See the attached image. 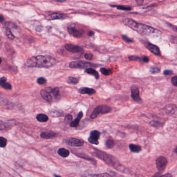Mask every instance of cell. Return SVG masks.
<instances>
[{
	"label": "cell",
	"instance_id": "cell-1",
	"mask_svg": "<svg viewBox=\"0 0 177 177\" xmlns=\"http://www.w3.org/2000/svg\"><path fill=\"white\" fill-rule=\"evenodd\" d=\"M57 60L49 55H40L29 58L25 62L26 67H52L56 63Z\"/></svg>",
	"mask_w": 177,
	"mask_h": 177
},
{
	"label": "cell",
	"instance_id": "cell-2",
	"mask_svg": "<svg viewBox=\"0 0 177 177\" xmlns=\"http://www.w3.org/2000/svg\"><path fill=\"white\" fill-rule=\"evenodd\" d=\"M123 23L125 25L128 26L130 28L137 31L138 33L144 35H152L154 34H160V32L155 29L148 25L139 23L134 20L130 18H126L123 20Z\"/></svg>",
	"mask_w": 177,
	"mask_h": 177
},
{
	"label": "cell",
	"instance_id": "cell-3",
	"mask_svg": "<svg viewBox=\"0 0 177 177\" xmlns=\"http://www.w3.org/2000/svg\"><path fill=\"white\" fill-rule=\"evenodd\" d=\"M112 110L111 108L107 105H100L96 107L90 115V118L92 119L96 118L100 114H106L110 112Z\"/></svg>",
	"mask_w": 177,
	"mask_h": 177
},
{
	"label": "cell",
	"instance_id": "cell-4",
	"mask_svg": "<svg viewBox=\"0 0 177 177\" xmlns=\"http://www.w3.org/2000/svg\"><path fill=\"white\" fill-rule=\"evenodd\" d=\"M96 66L95 64L84 61H73L69 63V67L74 69H88Z\"/></svg>",
	"mask_w": 177,
	"mask_h": 177
},
{
	"label": "cell",
	"instance_id": "cell-5",
	"mask_svg": "<svg viewBox=\"0 0 177 177\" xmlns=\"http://www.w3.org/2000/svg\"><path fill=\"white\" fill-rule=\"evenodd\" d=\"M97 156L102 159V160L105 161L106 163L110 164L111 165H115V161L114 160V158L111 155L106 154V153L102 151H96Z\"/></svg>",
	"mask_w": 177,
	"mask_h": 177
},
{
	"label": "cell",
	"instance_id": "cell-6",
	"mask_svg": "<svg viewBox=\"0 0 177 177\" xmlns=\"http://www.w3.org/2000/svg\"><path fill=\"white\" fill-rule=\"evenodd\" d=\"M67 31L69 33L75 37H81L83 36V32L75 27V25L73 23L69 24L67 25Z\"/></svg>",
	"mask_w": 177,
	"mask_h": 177
},
{
	"label": "cell",
	"instance_id": "cell-7",
	"mask_svg": "<svg viewBox=\"0 0 177 177\" xmlns=\"http://www.w3.org/2000/svg\"><path fill=\"white\" fill-rule=\"evenodd\" d=\"M167 165V160L163 156H160L156 160V166L160 172H162L165 169Z\"/></svg>",
	"mask_w": 177,
	"mask_h": 177
},
{
	"label": "cell",
	"instance_id": "cell-8",
	"mask_svg": "<svg viewBox=\"0 0 177 177\" xmlns=\"http://www.w3.org/2000/svg\"><path fill=\"white\" fill-rule=\"evenodd\" d=\"M100 132L98 130H93L90 134V137L88 138V141L90 144L98 145L99 144V139L100 137Z\"/></svg>",
	"mask_w": 177,
	"mask_h": 177
},
{
	"label": "cell",
	"instance_id": "cell-9",
	"mask_svg": "<svg viewBox=\"0 0 177 177\" xmlns=\"http://www.w3.org/2000/svg\"><path fill=\"white\" fill-rule=\"evenodd\" d=\"M131 97L133 99V100L136 101L139 104L142 103V100L140 97L139 90L138 87L135 86H132L131 87Z\"/></svg>",
	"mask_w": 177,
	"mask_h": 177
},
{
	"label": "cell",
	"instance_id": "cell-10",
	"mask_svg": "<svg viewBox=\"0 0 177 177\" xmlns=\"http://www.w3.org/2000/svg\"><path fill=\"white\" fill-rule=\"evenodd\" d=\"M65 143L70 146L77 147L82 146L84 144V141L77 138H71L65 140Z\"/></svg>",
	"mask_w": 177,
	"mask_h": 177
},
{
	"label": "cell",
	"instance_id": "cell-11",
	"mask_svg": "<svg viewBox=\"0 0 177 177\" xmlns=\"http://www.w3.org/2000/svg\"><path fill=\"white\" fill-rule=\"evenodd\" d=\"M65 47L67 51L72 53H81L83 49L78 45H73L71 44H67L65 45Z\"/></svg>",
	"mask_w": 177,
	"mask_h": 177
},
{
	"label": "cell",
	"instance_id": "cell-12",
	"mask_svg": "<svg viewBox=\"0 0 177 177\" xmlns=\"http://www.w3.org/2000/svg\"><path fill=\"white\" fill-rule=\"evenodd\" d=\"M145 46H146V48L148 49L149 51H150L152 53H154V55H157V56H160V49L158 46L154 45V44L149 42L145 43Z\"/></svg>",
	"mask_w": 177,
	"mask_h": 177
},
{
	"label": "cell",
	"instance_id": "cell-13",
	"mask_svg": "<svg viewBox=\"0 0 177 177\" xmlns=\"http://www.w3.org/2000/svg\"><path fill=\"white\" fill-rule=\"evenodd\" d=\"M67 17V15L65 14L57 12V13H53L47 16L46 17V18L49 20H53L65 19Z\"/></svg>",
	"mask_w": 177,
	"mask_h": 177
},
{
	"label": "cell",
	"instance_id": "cell-14",
	"mask_svg": "<svg viewBox=\"0 0 177 177\" xmlns=\"http://www.w3.org/2000/svg\"><path fill=\"white\" fill-rule=\"evenodd\" d=\"M79 92L82 95L87 94L88 95H92L96 93V90L93 88H90L88 87H81L79 90Z\"/></svg>",
	"mask_w": 177,
	"mask_h": 177
},
{
	"label": "cell",
	"instance_id": "cell-15",
	"mask_svg": "<svg viewBox=\"0 0 177 177\" xmlns=\"http://www.w3.org/2000/svg\"><path fill=\"white\" fill-rule=\"evenodd\" d=\"M6 78L5 77H2V78L0 79V86L1 87H3V88L10 90L12 88L11 84L6 81Z\"/></svg>",
	"mask_w": 177,
	"mask_h": 177
},
{
	"label": "cell",
	"instance_id": "cell-16",
	"mask_svg": "<svg viewBox=\"0 0 177 177\" xmlns=\"http://www.w3.org/2000/svg\"><path fill=\"white\" fill-rule=\"evenodd\" d=\"M83 113L81 111H80L79 113V114L77 115V116L76 117V118L71 122V127H76L79 124V122H80L81 119L83 117Z\"/></svg>",
	"mask_w": 177,
	"mask_h": 177
},
{
	"label": "cell",
	"instance_id": "cell-17",
	"mask_svg": "<svg viewBox=\"0 0 177 177\" xmlns=\"http://www.w3.org/2000/svg\"><path fill=\"white\" fill-rule=\"evenodd\" d=\"M41 95L42 97L43 98L48 102H51L53 100L52 96H51V94L46 92L44 90L41 91Z\"/></svg>",
	"mask_w": 177,
	"mask_h": 177
},
{
	"label": "cell",
	"instance_id": "cell-18",
	"mask_svg": "<svg viewBox=\"0 0 177 177\" xmlns=\"http://www.w3.org/2000/svg\"><path fill=\"white\" fill-rule=\"evenodd\" d=\"M177 110V108L175 105L174 104H169L165 108V111L168 114H174Z\"/></svg>",
	"mask_w": 177,
	"mask_h": 177
},
{
	"label": "cell",
	"instance_id": "cell-19",
	"mask_svg": "<svg viewBox=\"0 0 177 177\" xmlns=\"http://www.w3.org/2000/svg\"><path fill=\"white\" fill-rule=\"evenodd\" d=\"M56 136V134L53 132H45L41 134V137L43 139H51Z\"/></svg>",
	"mask_w": 177,
	"mask_h": 177
},
{
	"label": "cell",
	"instance_id": "cell-20",
	"mask_svg": "<svg viewBox=\"0 0 177 177\" xmlns=\"http://www.w3.org/2000/svg\"><path fill=\"white\" fill-rule=\"evenodd\" d=\"M85 73H87L88 74H90L91 75H93L95 77V79H98L99 78V73L97 71L95 70L93 68H88L86 69L85 71Z\"/></svg>",
	"mask_w": 177,
	"mask_h": 177
},
{
	"label": "cell",
	"instance_id": "cell-21",
	"mask_svg": "<svg viewBox=\"0 0 177 177\" xmlns=\"http://www.w3.org/2000/svg\"><path fill=\"white\" fill-rule=\"evenodd\" d=\"M129 149L132 152H134V153H139V152H140L141 151V147L140 146H138V145H136V144H130L129 145Z\"/></svg>",
	"mask_w": 177,
	"mask_h": 177
},
{
	"label": "cell",
	"instance_id": "cell-22",
	"mask_svg": "<svg viewBox=\"0 0 177 177\" xmlns=\"http://www.w3.org/2000/svg\"><path fill=\"white\" fill-rule=\"evenodd\" d=\"M58 153L61 157L67 158L70 154V152H69V151H68L67 149H65L64 148H61V149H59V150L58 151Z\"/></svg>",
	"mask_w": 177,
	"mask_h": 177
},
{
	"label": "cell",
	"instance_id": "cell-23",
	"mask_svg": "<svg viewBox=\"0 0 177 177\" xmlns=\"http://www.w3.org/2000/svg\"><path fill=\"white\" fill-rule=\"evenodd\" d=\"M37 119L39 122H46L48 121V116L44 114H39L37 116Z\"/></svg>",
	"mask_w": 177,
	"mask_h": 177
},
{
	"label": "cell",
	"instance_id": "cell-24",
	"mask_svg": "<svg viewBox=\"0 0 177 177\" xmlns=\"http://www.w3.org/2000/svg\"><path fill=\"white\" fill-rule=\"evenodd\" d=\"M110 6L112 7H116L118 9L121 10V11H129L132 10V7L129 6L124 5H110Z\"/></svg>",
	"mask_w": 177,
	"mask_h": 177
},
{
	"label": "cell",
	"instance_id": "cell-25",
	"mask_svg": "<svg viewBox=\"0 0 177 177\" xmlns=\"http://www.w3.org/2000/svg\"><path fill=\"white\" fill-rule=\"evenodd\" d=\"M49 113L53 117H59L63 114V112L61 110H52Z\"/></svg>",
	"mask_w": 177,
	"mask_h": 177
},
{
	"label": "cell",
	"instance_id": "cell-26",
	"mask_svg": "<svg viewBox=\"0 0 177 177\" xmlns=\"http://www.w3.org/2000/svg\"><path fill=\"white\" fill-rule=\"evenodd\" d=\"M79 79L74 77H69L67 79V83L70 84L76 85L79 83Z\"/></svg>",
	"mask_w": 177,
	"mask_h": 177
},
{
	"label": "cell",
	"instance_id": "cell-27",
	"mask_svg": "<svg viewBox=\"0 0 177 177\" xmlns=\"http://www.w3.org/2000/svg\"><path fill=\"white\" fill-rule=\"evenodd\" d=\"M106 144V146H107L108 148L112 149L114 146L115 143H114V141H113V139L110 138V139H108L107 140Z\"/></svg>",
	"mask_w": 177,
	"mask_h": 177
},
{
	"label": "cell",
	"instance_id": "cell-28",
	"mask_svg": "<svg viewBox=\"0 0 177 177\" xmlns=\"http://www.w3.org/2000/svg\"><path fill=\"white\" fill-rule=\"evenodd\" d=\"M100 71L101 73L104 75H109L112 73V70L111 69H108L104 67H101Z\"/></svg>",
	"mask_w": 177,
	"mask_h": 177
},
{
	"label": "cell",
	"instance_id": "cell-29",
	"mask_svg": "<svg viewBox=\"0 0 177 177\" xmlns=\"http://www.w3.org/2000/svg\"><path fill=\"white\" fill-rule=\"evenodd\" d=\"M150 124L151 126L154 127H162L164 125L163 123H161L160 122L156 121H151Z\"/></svg>",
	"mask_w": 177,
	"mask_h": 177
},
{
	"label": "cell",
	"instance_id": "cell-30",
	"mask_svg": "<svg viewBox=\"0 0 177 177\" xmlns=\"http://www.w3.org/2000/svg\"><path fill=\"white\" fill-rule=\"evenodd\" d=\"M6 34L8 38L10 39H15V36L12 33L11 30L9 28H7L6 29Z\"/></svg>",
	"mask_w": 177,
	"mask_h": 177
},
{
	"label": "cell",
	"instance_id": "cell-31",
	"mask_svg": "<svg viewBox=\"0 0 177 177\" xmlns=\"http://www.w3.org/2000/svg\"><path fill=\"white\" fill-rule=\"evenodd\" d=\"M160 68L156 66L151 67L150 69V72L153 74H157V73H160Z\"/></svg>",
	"mask_w": 177,
	"mask_h": 177
},
{
	"label": "cell",
	"instance_id": "cell-32",
	"mask_svg": "<svg viewBox=\"0 0 177 177\" xmlns=\"http://www.w3.org/2000/svg\"><path fill=\"white\" fill-rule=\"evenodd\" d=\"M90 177H112L108 173H103L100 174H92L90 175Z\"/></svg>",
	"mask_w": 177,
	"mask_h": 177
},
{
	"label": "cell",
	"instance_id": "cell-33",
	"mask_svg": "<svg viewBox=\"0 0 177 177\" xmlns=\"http://www.w3.org/2000/svg\"><path fill=\"white\" fill-rule=\"evenodd\" d=\"M7 144V140L5 138L0 137V147L1 148H4L6 146Z\"/></svg>",
	"mask_w": 177,
	"mask_h": 177
},
{
	"label": "cell",
	"instance_id": "cell-34",
	"mask_svg": "<svg viewBox=\"0 0 177 177\" xmlns=\"http://www.w3.org/2000/svg\"><path fill=\"white\" fill-rule=\"evenodd\" d=\"M46 79L44 78V77H39V79H37V83L39 85H44L45 84V83H46Z\"/></svg>",
	"mask_w": 177,
	"mask_h": 177
},
{
	"label": "cell",
	"instance_id": "cell-35",
	"mask_svg": "<svg viewBox=\"0 0 177 177\" xmlns=\"http://www.w3.org/2000/svg\"><path fill=\"white\" fill-rule=\"evenodd\" d=\"M122 37V39L124 40L126 42L132 43L133 42V40L132 39L129 38V37H127L126 35H123Z\"/></svg>",
	"mask_w": 177,
	"mask_h": 177
},
{
	"label": "cell",
	"instance_id": "cell-36",
	"mask_svg": "<svg viewBox=\"0 0 177 177\" xmlns=\"http://www.w3.org/2000/svg\"><path fill=\"white\" fill-rule=\"evenodd\" d=\"M129 59L130 61H139L141 60V58L137 56H130L129 57Z\"/></svg>",
	"mask_w": 177,
	"mask_h": 177
},
{
	"label": "cell",
	"instance_id": "cell-37",
	"mask_svg": "<svg viewBox=\"0 0 177 177\" xmlns=\"http://www.w3.org/2000/svg\"><path fill=\"white\" fill-rule=\"evenodd\" d=\"M72 120V115H70V114H68V115H66V116L65 117V121L66 123H70L71 122Z\"/></svg>",
	"mask_w": 177,
	"mask_h": 177
},
{
	"label": "cell",
	"instance_id": "cell-38",
	"mask_svg": "<svg viewBox=\"0 0 177 177\" xmlns=\"http://www.w3.org/2000/svg\"><path fill=\"white\" fill-rule=\"evenodd\" d=\"M9 125L6 124L5 123L3 122H0V130H3L6 128V127H9Z\"/></svg>",
	"mask_w": 177,
	"mask_h": 177
},
{
	"label": "cell",
	"instance_id": "cell-39",
	"mask_svg": "<svg viewBox=\"0 0 177 177\" xmlns=\"http://www.w3.org/2000/svg\"><path fill=\"white\" fill-rule=\"evenodd\" d=\"M59 93V89L58 87H55L54 89H53V95L56 97V96H58V94Z\"/></svg>",
	"mask_w": 177,
	"mask_h": 177
},
{
	"label": "cell",
	"instance_id": "cell-40",
	"mask_svg": "<svg viewBox=\"0 0 177 177\" xmlns=\"http://www.w3.org/2000/svg\"><path fill=\"white\" fill-rule=\"evenodd\" d=\"M85 58L87 59V60H92L93 58V55L92 53H85L84 55Z\"/></svg>",
	"mask_w": 177,
	"mask_h": 177
},
{
	"label": "cell",
	"instance_id": "cell-41",
	"mask_svg": "<svg viewBox=\"0 0 177 177\" xmlns=\"http://www.w3.org/2000/svg\"><path fill=\"white\" fill-rule=\"evenodd\" d=\"M172 83L174 86H177V76L176 75L172 77Z\"/></svg>",
	"mask_w": 177,
	"mask_h": 177
},
{
	"label": "cell",
	"instance_id": "cell-42",
	"mask_svg": "<svg viewBox=\"0 0 177 177\" xmlns=\"http://www.w3.org/2000/svg\"><path fill=\"white\" fill-rule=\"evenodd\" d=\"M163 73L165 75H172L174 72L170 70H164Z\"/></svg>",
	"mask_w": 177,
	"mask_h": 177
},
{
	"label": "cell",
	"instance_id": "cell-43",
	"mask_svg": "<svg viewBox=\"0 0 177 177\" xmlns=\"http://www.w3.org/2000/svg\"><path fill=\"white\" fill-rule=\"evenodd\" d=\"M44 90L47 92V93L51 94V93H53V89L51 88V87H46L45 89H44Z\"/></svg>",
	"mask_w": 177,
	"mask_h": 177
},
{
	"label": "cell",
	"instance_id": "cell-44",
	"mask_svg": "<svg viewBox=\"0 0 177 177\" xmlns=\"http://www.w3.org/2000/svg\"><path fill=\"white\" fill-rule=\"evenodd\" d=\"M141 60L142 61H144V62H148L149 61V57L146 56L143 57L142 58H141Z\"/></svg>",
	"mask_w": 177,
	"mask_h": 177
},
{
	"label": "cell",
	"instance_id": "cell-45",
	"mask_svg": "<svg viewBox=\"0 0 177 177\" xmlns=\"http://www.w3.org/2000/svg\"><path fill=\"white\" fill-rule=\"evenodd\" d=\"M160 177H173V176H172L171 174H166L163 175V176H160Z\"/></svg>",
	"mask_w": 177,
	"mask_h": 177
},
{
	"label": "cell",
	"instance_id": "cell-46",
	"mask_svg": "<svg viewBox=\"0 0 177 177\" xmlns=\"http://www.w3.org/2000/svg\"><path fill=\"white\" fill-rule=\"evenodd\" d=\"M88 36H90V37H92L93 35H94V32L93 31H90L88 32Z\"/></svg>",
	"mask_w": 177,
	"mask_h": 177
},
{
	"label": "cell",
	"instance_id": "cell-47",
	"mask_svg": "<svg viewBox=\"0 0 177 177\" xmlns=\"http://www.w3.org/2000/svg\"><path fill=\"white\" fill-rule=\"evenodd\" d=\"M4 20V18L3 17V16H2V15H0V23L3 22Z\"/></svg>",
	"mask_w": 177,
	"mask_h": 177
},
{
	"label": "cell",
	"instance_id": "cell-48",
	"mask_svg": "<svg viewBox=\"0 0 177 177\" xmlns=\"http://www.w3.org/2000/svg\"><path fill=\"white\" fill-rule=\"evenodd\" d=\"M55 1L56 2H59V3H63L65 2V1Z\"/></svg>",
	"mask_w": 177,
	"mask_h": 177
},
{
	"label": "cell",
	"instance_id": "cell-49",
	"mask_svg": "<svg viewBox=\"0 0 177 177\" xmlns=\"http://www.w3.org/2000/svg\"><path fill=\"white\" fill-rule=\"evenodd\" d=\"M1 62H2V59H1V57H0V64L1 63Z\"/></svg>",
	"mask_w": 177,
	"mask_h": 177
},
{
	"label": "cell",
	"instance_id": "cell-50",
	"mask_svg": "<svg viewBox=\"0 0 177 177\" xmlns=\"http://www.w3.org/2000/svg\"><path fill=\"white\" fill-rule=\"evenodd\" d=\"M55 177H60V176H57V175H55Z\"/></svg>",
	"mask_w": 177,
	"mask_h": 177
}]
</instances>
